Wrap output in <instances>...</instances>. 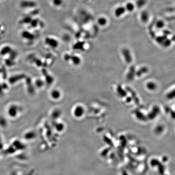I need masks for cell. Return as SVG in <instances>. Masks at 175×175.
<instances>
[{
	"mask_svg": "<svg viewBox=\"0 0 175 175\" xmlns=\"http://www.w3.org/2000/svg\"><path fill=\"white\" fill-rule=\"evenodd\" d=\"M127 12L124 5H121L116 7L114 10V14L115 17L120 18L123 16Z\"/></svg>",
	"mask_w": 175,
	"mask_h": 175,
	"instance_id": "obj_1",
	"label": "cell"
},
{
	"mask_svg": "<svg viewBox=\"0 0 175 175\" xmlns=\"http://www.w3.org/2000/svg\"><path fill=\"white\" fill-rule=\"evenodd\" d=\"M50 96L53 100H59L62 96L61 92L59 89H53L50 92Z\"/></svg>",
	"mask_w": 175,
	"mask_h": 175,
	"instance_id": "obj_2",
	"label": "cell"
},
{
	"mask_svg": "<svg viewBox=\"0 0 175 175\" xmlns=\"http://www.w3.org/2000/svg\"><path fill=\"white\" fill-rule=\"evenodd\" d=\"M124 6L127 13H132L136 9L135 3L133 2H127Z\"/></svg>",
	"mask_w": 175,
	"mask_h": 175,
	"instance_id": "obj_3",
	"label": "cell"
},
{
	"mask_svg": "<svg viewBox=\"0 0 175 175\" xmlns=\"http://www.w3.org/2000/svg\"><path fill=\"white\" fill-rule=\"evenodd\" d=\"M18 106L15 105H12L9 108L8 110V115L11 117H15L18 114Z\"/></svg>",
	"mask_w": 175,
	"mask_h": 175,
	"instance_id": "obj_4",
	"label": "cell"
},
{
	"mask_svg": "<svg viewBox=\"0 0 175 175\" xmlns=\"http://www.w3.org/2000/svg\"><path fill=\"white\" fill-rule=\"evenodd\" d=\"M156 41L159 44L165 47L169 46L171 44V41L165 36H159L156 38Z\"/></svg>",
	"mask_w": 175,
	"mask_h": 175,
	"instance_id": "obj_5",
	"label": "cell"
},
{
	"mask_svg": "<svg viewBox=\"0 0 175 175\" xmlns=\"http://www.w3.org/2000/svg\"><path fill=\"white\" fill-rule=\"evenodd\" d=\"M139 16L140 17L141 21L142 22L146 23L149 20L150 14L146 11L143 10L140 13Z\"/></svg>",
	"mask_w": 175,
	"mask_h": 175,
	"instance_id": "obj_6",
	"label": "cell"
},
{
	"mask_svg": "<svg viewBox=\"0 0 175 175\" xmlns=\"http://www.w3.org/2000/svg\"><path fill=\"white\" fill-rule=\"evenodd\" d=\"M122 53L126 63H131L132 59L130 51L128 49H124L122 50Z\"/></svg>",
	"mask_w": 175,
	"mask_h": 175,
	"instance_id": "obj_7",
	"label": "cell"
},
{
	"mask_svg": "<svg viewBox=\"0 0 175 175\" xmlns=\"http://www.w3.org/2000/svg\"><path fill=\"white\" fill-rule=\"evenodd\" d=\"M83 111L84 110L82 107L80 105H77L75 107H74L73 110V114L74 115V116L76 117H79L80 116H81L83 114Z\"/></svg>",
	"mask_w": 175,
	"mask_h": 175,
	"instance_id": "obj_8",
	"label": "cell"
},
{
	"mask_svg": "<svg viewBox=\"0 0 175 175\" xmlns=\"http://www.w3.org/2000/svg\"><path fill=\"white\" fill-rule=\"evenodd\" d=\"M135 67L134 66H131L129 69V72L128 73L127 75H126V78L128 80H133L134 77L136 74Z\"/></svg>",
	"mask_w": 175,
	"mask_h": 175,
	"instance_id": "obj_9",
	"label": "cell"
},
{
	"mask_svg": "<svg viewBox=\"0 0 175 175\" xmlns=\"http://www.w3.org/2000/svg\"><path fill=\"white\" fill-rule=\"evenodd\" d=\"M135 3L136 8L142 9L146 5L147 0H136Z\"/></svg>",
	"mask_w": 175,
	"mask_h": 175,
	"instance_id": "obj_10",
	"label": "cell"
},
{
	"mask_svg": "<svg viewBox=\"0 0 175 175\" xmlns=\"http://www.w3.org/2000/svg\"><path fill=\"white\" fill-rule=\"evenodd\" d=\"M97 22L101 26H103L108 23V19L105 16H100L98 19Z\"/></svg>",
	"mask_w": 175,
	"mask_h": 175,
	"instance_id": "obj_11",
	"label": "cell"
},
{
	"mask_svg": "<svg viewBox=\"0 0 175 175\" xmlns=\"http://www.w3.org/2000/svg\"><path fill=\"white\" fill-rule=\"evenodd\" d=\"M148 71V69L146 67H142L138 71L136 72V75L138 77H141L143 74L146 73Z\"/></svg>",
	"mask_w": 175,
	"mask_h": 175,
	"instance_id": "obj_12",
	"label": "cell"
},
{
	"mask_svg": "<svg viewBox=\"0 0 175 175\" xmlns=\"http://www.w3.org/2000/svg\"><path fill=\"white\" fill-rule=\"evenodd\" d=\"M117 91L118 94L121 96H125L126 95V92L124 90L120 85H118L117 88Z\"/></svg>",
	"mask_w": 175,
	"mask_h": 175,
	"instance_id": "obj_13",
	"label": "cell"
},
{
	"mask_svg": "<svg viewBox=\"0 0 175 175\" xmlns=\"http://www.w3.org/2000/svg\"><path fill=\"white\" fill-rule=\"evenodd\" d=\"M126 90H127V91L131 93V95H132V96L133 97L134 100L137 103H138V97L137 96L136 94L135 93V92L130 87H126Z\"/></svg>",
	"mask_w": 175,
	"mask_h": 175,
	"instance_id": "obj_14",
	"label": "cell"
},
{
	"mask_svg": "<svg viewBox=\"0 0 175 175\" xmlns=\"http://www.w3.org/2000/svg\"><path fill=\"white\" fill-rule=\"evenodd\" d=\"M147 88L150 90H155L156 88V85L153 82H149L147 84Z\"/></svg>",
	"mask_w": 175,
	"mask_h": 175,
	"instance_id": "obj_15",
	"label": "cell"
},
{
	"mask_svg": "<svg viewBox=\"0 0 175 175\" xmlns=\"http://www.w3.org/2000/svg\"><path fill=\"white\" fill-rule=\"evenodd\" d=\"M155 24H156V26L158 29H162L164 27V26H165V23H164V21L161 20H159L157 21Z\"/></svg>",
	"mask_w": 175,
	"mask_h": 175,
	"instance_id": "obj_16",
	"label": "cell"
},
{
	"mask_svg": "<svg viewBox=\"0 0 175 175\" xmlns=\"http://www.w3.org/2000/svg\"><path fill=\"white\" fill-rule=\"evenodd\" d=\"M174 96H175V91L174 90L170 92V93H169L167 95V97L169 99H171L174 98Z\"/></svg>",
	"mask_w": 175,
	"mask_h": 175,
	"instance_id": "obj_17",
	"label": "cell"
},
{
	"mask_svg": "<svg viewBox=\"0 0 175 175\" xmlns=\"http://www.w3.org/2000/svg\"><path fill=\"white\" fill-rule=\"evenodd\" d=\"M3 142L1 137L0 135V153L3 150Z\"/></svg>",
	"mask_w": 175,
	"mask_h": 175,
	"instance_id": "obj_18",
	"label": "cell"
},
{
	"mask_svg": "<svg viewBox=\"0 0 175 175\" xmlns=\"http://www.w3.org/2000/svg\"><path fill=\"white\" fill-rule=\"evenodd\" d=\"M127 100L128 101H131V98L130 97H128L127 98Z\"/></svg>",
	"mask_w": 175,
	"mask_h": 175,
	"instance_id": "obj_19",
	"label": "cell"
}]
</instances>
